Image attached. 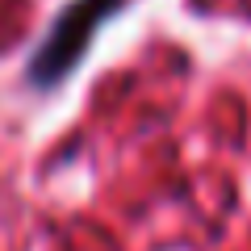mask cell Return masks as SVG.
I'll use <instances>...</instances> for the list:
<instances>
[{
  "label": "cell",
  "mask_w": 251,
  "mask_h": 251,
  "mask_svg": "<svg viewBox=\"0 0 251 251\" xmlns=\"http://www.w3.org/2000/svg\"><path fill=\"white\" fill-rule=\"evenodd\" d=\"M122 4L126 0H72V4L54 17V25L46 29V38H42V46H38L34 59H29V67H25L29 84H34V88H54V84H63L72 75V67L84 59L97 25L109 21Z\"/></svg>",
  "instance_id": "obj_1"
}]
</instances>
